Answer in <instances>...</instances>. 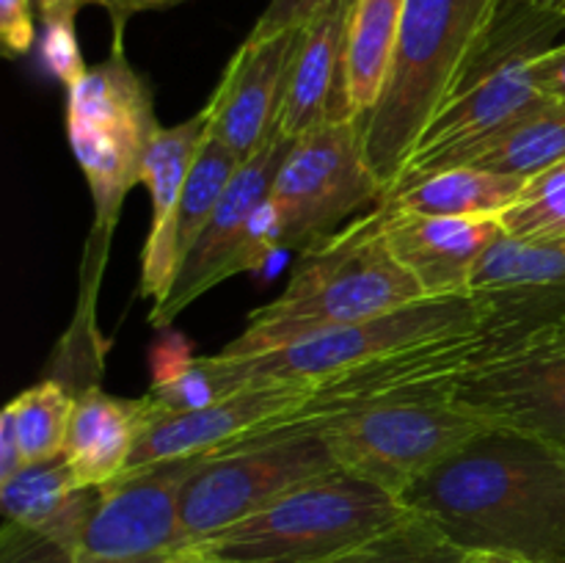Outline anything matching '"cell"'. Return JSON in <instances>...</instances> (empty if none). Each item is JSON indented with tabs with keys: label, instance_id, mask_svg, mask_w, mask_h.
<instances>
[{
	"label": "cell",
	"instance_id": "obj_1",
	"mask_svg": "<svg viewBox=\"0 0 565 563\" xmlns=\"http://www.w3.org/2000/svg\"><path fill=\"white\" fill-rule=\"evenodd\" d=\"M472 555L565 563V447L486 425L401 495Z\"/></svg>",
	"mask_w": 565,
	"mask_h": 563
},
{
	"label": "cell",
	"instance_id": "obj_2",
	"mask_svg": "<svg viewBox=\"0 0 565 563\" xmlns=\"http://www.w3.org/2000/svg\"><path fill=\"white\" fill-rule=\"evenodd\" d=\"M384 221L386 210L375 204L370 215L303 248L285 293L254 309L243 334L221 348L218 357L279 351L428 298L417 279L392 257Z\"/></svg>",
	"mask_w": 565,
	"mask_h": 563
},
{
	"label": "cell",
	"instance_id": "obj_3",
	"mask_svg": "<svg viewBox=\"0 0 565 563\" xmlns=\"http://www.w3.org/2000/svg\"><path fill=\"white\" fill-rule=\"evenodd\" d=\"M494 0H406L390 81L364 116V155L386 188L458 92Z\"/></svg>",
	"mask_w": 565,
	"mask_h": 563
},
{
	"label": "cell",
	"instance_id": "obj_4",
	"mask_svg": "<svg viewBox=\"0 0 565 563\" xmlns=\"http://www.w3.org/2000/svg\"><path fill=\"white\" fill-rule=\"evenodd\" d=\"M408 511L401 497L373 480L334 469L182 552L230 563H326Z\"/></svg>",
	"mask_w": 565,
	"mask_h": 563
},
{
	"label": "cell",
	"instance_id": "obj_5",
	"mask_svg": "<svg viewBox=\"0 0 565 563\" xmlns=\"http://www.w3.org/2000/svg\"><path fill=\"white\" fill-rule=\"evenodd\" d=\"M152 92L116 36L114 53L66 88V136L97 208V232L110 237L127 191L141 182L154 132Z\"/></svg>",
	"mask_w": 565,
	"mask_h": 563
},
{
	"label": "cell",
	"instance_id": "obj_6",
	"mask_svg": "<svg viewBox=\"0 0 565 563\" xmlns=\"http://www.w3.org/2000/svg\"><path fill=\"white\" fill-rule=\"evenodd\" d=\"M486 320H489V312L475 293L419 298V301L375 315L362 323L309 337L290 348L237 359L213 353L207 357V364L213 370L221 395L226 397L252 390V386L281 384V381H320L326 375L370 362L381 353L395 351V348L456 334V331L480 329Z\"/></svg>",
	"mask_w": 565,
	"mask_h": 563
},
{
	"label": "cell",
	"instance_id": "obj_7",
	"mask_svg": "<svg viewBox=\"0 0 565 563\" xmlns=\"http://www.w3.org/2000/svg\"><path fill=\"white\" fill-rule=\"evenodd\" d=\"M334 469L342 467L315 428H270L207 453L182 491L185 546L263 511L287 491Z\"/></svg>",
	"mask_w": 565,
	"mask_h": 563
},
{
	"label": "cell",
	"instance_id": "obj_8",
	"mask_svg": "<svg viewBox=\"0 0 565 563\" xmlns=\"http://www.w3.org/2000/svg\"><path fill=\"white\" fill-rule=\"evenodd\" d=\"M519 340H524V337L500 329V326H489V320H486L480 329L456 331V334L395 348V351L381 353V357L356 364V368L312 381L309 401L290 419L274 425V428L315 425L340 417V414L359 412V408L392 406V403L447 401L456 392L458 381L475 364L494 357L497 351Z\"/></svg>",
	"mask_w": 565,
	"mask_h": 563
},
{
	"label": "cell",
	"instance_id": "obj_9",
	"mask_svg": "<svg viewBox=\"0 0 565 563\" xmlns=\"http://www.w3.org/2000/svg\"><path fill=\"white\" fill-rule=\"evenodd\" d=\"M285 428H315L342 469L401 497L414 480L478 436L486 423L447 397L359 408L323 423Z\"/></svg>",
	"mask_w": 565,
	"mask_h": 563
},
{
	"label": "cell",
	"instance_id": "obj_10",
	"mask_svg": "<svg viewBox=\"0 0 565 563\" xmlns=\"http://www.w3.org/2000/svg\"><path fill=\"white\" fill-rule=\"evenodd\" d=\"M281 248H309L367 204L384 199V185L364 155V119L334 121L292 141L270 185Z\"/></svg>",
	"mask_w": 565,
	"mask_h": 563
},
{
	"label": "cell",
	"instance_id": "obj_11",
	"mask_svg": "<svg viewBox=\"0 0 565 563\" xmlns=\"http://www.w3.org/2000/svg\"><path fill=\"white\" fill-rule=\"evenodd\" d=\"M290 147V138L276 130L257 155L243 160L202 237L188 252L171 293L149 312V323L163 329L210 287L259 268L268 254L279 252V221L268 196Z\"/></svg>",
	"mask_w": 565,
	"mask_h": 563
},
{
	"label": "cell",
	"instance_id": "obj_12",
	"mask_svg": "<svg viewBox=\"0 0 565 563\" xmlns=\"http://www.w3.org/2000/svg\"><path fill=\"white\" fill-rule=\"evenodd\" d=\"M452 401L480 423L565 447V337L546 326L502 348L458 381Z\"/></svg>",
	"mask_w": 565,
	"mask_h": 563
},
{
	"label": "cell",
	"instance_id": "obj_13",
	"mask_svg": "<svg viewBox=\"0 0 565 563\" xmlns=\"http://www.w3.org/2000/svg\"><path fill=\"white\" fill-rule=\"evenodd\" d=\"M204 456L166 458L127 469L110 484L99 486L75 561H121L182 552V491Z\"/></svg>",
	"mask_w": 565,
	"mask_h": 563
},
{
	"label": "cell",
	"instance_id": "obj_14",
	"mask_svg": "<svg viewBox=\"0 0 565 563\" xmlns=\"http://www.w3.org/2000/svg\"><path fill=\"white\" fill-rule=\"evenodd\" d=\"M533 55L539 53L511 55L467 88L452 94L430 119L428 130L423 132L412 158L406 160L397 180L386 188V193L403 191L436 171L472 163L497 136L550 99L530 77Z\"/></svg>",
	"mask_w": 565,
	"mask_h": 563
},
{
	"label": "cell",
	"instance_id": "obj_15",
	"mask_svg": "<svg viewBox=\"0 0 565 563\" xmlns=\"http://www.w3.org/2000/svg\"><path fill=\"white\" fill-rule=\"evenodd\" d=\"M309 395H312V381H281V384L235 392L224 401L193 408V412H154L152 408L127 469L147 467L166 458L224 450L252 434L290 419L309 401Z\"/></svg>",
	"mask_w": 565,
	"mask_h": 563
},
{
	"label": "cell",
	"instance_id": "obj_16",
	"mask_svg": "<svg viewBox=\"0 0 565 563\" xmlns=\"http://www.w3.org/2000/svg\"><path fill=\"white\" fill-rule=\"evenodd\" d=\"M298 33L301 28L265 39L248 36L204 108L207 138L224 144L241 163L276 136Z\"/></svg>",
	"mask_w": 565,
	"mask_h": 563
},
{
	"label": "cell",
	"instance_id": "obj_17",
	"mask_svg": "<svg viewBox=\"0 0 565 563\" xmlns=\"http://www.w3.org/2000/svg\"><path fill=\"white\" fill-rule=\"evenodd\" d=\"M489 326L533 334L565 318V235L550 241L497 237L472 276Z\"/></svg>",
	"mask_w": 565,
	"mask_h": 563
},
{
	"label": "cell",
	"instance_id": "obj_18",
	"mask_svg": "<svg viewBox=\"0 0 565 563\" xmlns=\"http://www.w3.org/2000/svg\"><path fill=\"white\" fill-rule=\"evenodd\" d=\"M381 204V202H379ZM384 237L392 257L417 279L428 298L467 296L478 263L502 237L500 219L392 213L386 204Z\"/></svg>",
	"mask_w": 565,
	"mask_h": 563
},
{
	"label": "cell",
	"instance_id": "obj_19",
	"mask_svg": "<svg viewBox=\"0 0 565 563\" xmlns=\"http://www.w3.org/2000/svg\"><path fill=\"white\" fill-rule=\"evenodd\" d=\"M353 3H331L298 33L279 127L290 141L359 116L348 97L345 31Z\"/></svg>",
	"mask_w": 565,
	"mask_h": 563
},
{
	"label": "cell",
	"instance_id": "obj_20",
	"mask_svg": "<svg viewBox=\"0 0 565 563\" xmlns=\"http://www.w3.org/2000/svg\"><path fill=\"white\" fill-rule=\"evenodd\" d=\"M207 141V116L196 114L174 127H160L147 149L141 166V185L152 199V221L141 252V293L154 304L166 301L171 293L180 263H177V213L188 174ZM152 304V307H154Z\"/></svg>",
	"mask_w": 565,
	"mask_h": 563
},
{
	"label": "cell",
	"instance_id": "obj_21",
	"mask_svg": "<svg viewBox=\"0 0 565 563\" xmlns=\"http://www.w3.org/2000/svg\"><path fill=\"white\" fill-rule=\"evenodd\" d=\"M152 406L147 395L114 397L99 386L75 395L64 458L81 489H99L127 469Z\"/></svg>",
	"mask_w": 565,
	"mask_h": 563
},
{
	"label": "cell",
	"instance_id": "obj_22",
	"mask_svg": "<svg viewBox=\"0 0 565 563\" xmlns=\"http://www.w3.org/2000/svg\"><path fill=\"white\" fill-rule=\"evenodd\" d=\"M97 491L77 486L61 453L44 461L22 464L11 478L0 480V508L9 524L33 530L75 557Z\"/></svg>",
	"mask_w": 565,
	"mask_h": 563
},
{
	"label": "cell",
	"instance_id": "obj_23",
	"mask_svg": "<svg viewBox=\"0 0 565 563\" xmlns=\"http://www.w3.org/2000/svg\"><path fill=\"white\" fill-rule=\"evenodd\" d=\"M524 177L500 174L478 166H456L423 177L403 191L386 193L381 204L392 213L452 215V219H500L522 199Z\"/></svg>",
	"mask_w": 565,
	"mask_h": 563
},
{
	"label": "cell",
	"instance_id": "obj_24",
	"mask_svg": "<svg viewBox=\"0 0 565 563\" xmlns=\"http://www.w3.org/2000/svg\"><path fill=\"white\" fill-rule=\"evenodd\" d=\"M406 0H356L345 31L348 97L359 116H367L384 94L395 61Z\"/></svg>",
	"mask_w": 565,
	"mask_h": 563
},
{
	"label": "cell",
	"instance_id": "obj_25",
	"mask_svg": "<svg viewBox=\"0 0 565 563\" xmlns=\"http://www.w3.org/2000/svg\"><path fill=\"white\" fill-rule=\"evenodd\" d=\"M561 6L563 0H494L458 92L511 55L544 53L552 47V39L565 28Z\"/></svg>",
	"mask_w": 565,
	"mask_h": 563
},
{
	"label": "cell",
	"instance_id": "obj_26",
	"mask_svg": "<svg viewBox=\"0 0 565 563\" xmlns=\"http://www.w3.org/2000/svg\"><path fill=\"white\" fill-rule=\"evenodd\" d=\"M565 160V99H544L535 110L497 136L472 163L500 174L530 177Z\"/></svg>",
	"mask_w": 565,
	"mask_h": 563
},
{
	"label": "cell",
	"instance_id": "obj_27",
	"mask_svg": "<svg viewBox=\"0 0 565 563\" xmlns=\"http://www.w3.org/2000/svg\"><path fill=\"white\" fill-rule=\"evenodd\" d=\"M72 408H75V395L55 379H44L28 386L6 406L11 423H14L25 464L44 461V458H55L64 453Z\"/></svg>",
	"mask_w": 565,
	"mask_h": 563
},
{
	"label": "cell",
	"instance_id": "obj_28",
	"mask_svg": "<svg viewBox=\"0 0 565 563\" xmlns=\"http://www.w3.org/2000/svg\"><path fill=\"white\" fill-rule=\"evenodd\" d=\"M467 555L430 519L408 511L395 524L326 563H463Z\"/></svg>",
	"mask_w": 565,
	"mask_h": 563
},
{
	"label": "cell",
	"instance_id": "obj_29",
	"mask_svg": "<svg viewBox=\"0 0 565 563\" xmlns=\"http://www.w3.org/2000/svg\"><path fill=\"white\" fill-rule=\"evenodd\" d=\"M241 169V160L224 147V144L207 138L188 174L185 193H182L180 213H177V263H185L193 243L202 237L204 226L213 219L215 208L224 199L232 177Z\"/></svg>",
	"mask_w": 565,
	"mask_h": 563
},
{
	"label": "cell",
	"instance_id": "obj_30",
	"mask_svg": "<svg viewBox=\"0 0 565 563\" xmlns=\"http://www.w3.org/2000/svg\"><path fill=\"white\" fill-rule=\"evenodd\" d=\"M502 232L516 241H550L565 235V160L530 177L522 199L500 215Z\"/></svg>",
	"mask_w": 565,
	"mask_h": 563
},
{
	"label": "cell",
	"instance_id": "obj_31",
	"mask_svg": "<svg viewBox=\"0 0 565 563\" xmlns=\"http://www.w3.org/2000/svg\"><path fill=\"white\" fill-rule=\"evenodd\" d=\"M42 59L47 70L64 83V88H72L86 75L88 66L83 64L81 47H77L75 22H44Z\"/></svg>",
	"mask_w": 565,
	"mask_h": 563
},
{
	"label": "cell",
	"instance_id": "obj_32",
	"mask_svg": "<svg viewBox=\"0 0 565 563\" xmlns=\"http://www.w3.org/2000/svg\"><path fill=\"white\" fill-rule=\"evenodd\" d=\"M331 3H356V0H270L263 14H259V20L254 22L248 36L265 39L285 31H298Z\"/></svg>",
	"mask_w": 565,
	"mask_h": 563
},
{
	"label": "cell",
	"instance_id": "obj_33",
	"mask_svg": "<svg viewBox=\"0 0 565 563\" xmlns=\"http://www.w3.org/2000/svg\"><path fill=\"white\" fill-rule=\"evenodd\" d=\"M33 39V0H0V42L6 55H25Z\"/></svg>",
	"mask_w": 565,
	"mask_h": 563
},
{
	"label": "cell",
	"instance_id": "obj_34",
	"mask_svg": "<svg viewBox=\"0 0 565 563\" xmlns=\"http://www.w3.org/2000/svg\"><path fill=\"white\" fill-rule=\"evenodd\" d=\"M530 77L552 99H565V42L530 59Z\"/></svg>",
	"mask_w": 565,
	"mask_h": 563
},
{
	"label": "cell",
	"instance_id": "obj_35",
	"mask_svg": "<svg viewBox=\"0 0 565 563\" xmlns=\"http://www.w3.org/2000/svg\"><path fill=\"white\" fill-rule=\"evenodd\" d=\"M22 464H25V458H22L14 423H11V414L3 408V414H0V480L11 478Z\"/></svg>",
	"mask_w": 565,
	"mask_h": 563
},
{
	"label": "cell",
	"instance_id": "obj_36",
	"mask_svg": "<svg viewBox=\"0 0 565 563\" xmlns=\"http://www.w3.org/2000/svg\"><path fill=\"white\" fill-rule=\"evenodd\" d=\"M182 3V0H99L105 11L114 20V33L121 36L125 31V22L130 20L132 14H141V11H152V9H169V6Z\"/></svg>",
	"mask_w": 565,
	"mask_h": 563
},
{
	"label": "cell",
	"instance_id": "obj_37",
	"mask_svg": "<svg viewBox=\"0 0 565 563\" xmlns=\"http://www.w3.org/2000/svg\"><path fill=\"white\" fill-rule=\"evenodd\" d=\"M88 3L97 0H33L44 22H75V14Z\"/></svg>",
	"mask_w": 565,
	"mask_h": 563
},
{
	"label": "cell",
	"instance_id": "obj_38",
	"mask_svg": "<svg viewBox=\"0 0 565 563\" xmlns=\"http://www.w3.org/2000/svg\"><path fill=\"white\" fill-rule=\"evenodd\" d=\"M180 552H163V555L147 557H121V561H72V563H180Z\"/></svg>",
	"mask_w": 565,
	"mask_h": 563
},
{
	"label": "cell",
	"instance_id": "obj_39",
	"mask_svg": "<svg viewBox=\"0 0 565 563\" xmlns=\"http://www.w3.org/2000/svg\"><path fill=\"white\" fill-rule=\"evenodd\" d=\"M463 563H519V561H508V557H494V555H472V552H469Z\"/></svg>",
	"mask_w": 565,
	"mask_h": 563
},
{
	"label": "cell",
	"instance_id": "obj_40",
	"mask_svg": "<svg viewBox=\"0 0 565 563\" xmlns=\"http://www.w3.org/2000/svg\"><path fill=\"white\" fill-rule=\"evenodd\" d=\"M180 563H230V561H210V557H196V555H185V552H180Z\"/></svg>",
	"mask_w": 565,
	"mask_h": 563
},
{
	"label": "cell",
	"instance_id": "obj_41",
	"mask_svg": "<svg viewBox=\"0 0 565 563\" xmlns=\"http://www.w3.org/2000/svg\"><path fill=\"white\" fill-rule=\"evenodd\" d=\"M555 329H557V334H561V337H565V318L561 320V323H557V326H555Z\"/></svg>",
	"mask_w": 565,
	"mask_h": 563
},
{
	"label": "cell",
	"instance_id": "obj_42",
	"mask_svg": "<svg viewBox=\"0 0 565 563\" xmlns=\"http://www.w3.org/2000/svg\"><path fill=\"white\" fill-rule=\"evenodd\" d=\"M561 20L565 22V0H563V6H561Z\"/></svg>",
	"mask_w": 565,
	"mask_h": 563
},
{
	"label": "cell",
	"instance_id": "obj_43",
	"mask_svg": "<svg viewBox=\"0 0 565 563\" xmlns=\"http://www.w3.org/2000/svg\"><path fill=\"white\" fill-rule=\"evenodd\" d=\"M97 6H99V0H97Z\"/></svg>",
	"mask_w": 565,
	"mask_h": 563
}]
</instances>
